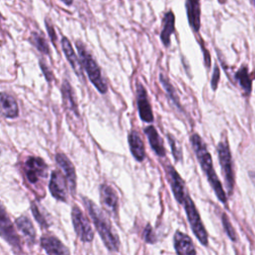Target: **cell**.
Returning a JSON list of instances; mask_svg holds the SVG:
<instances>
[{
    "label": "cell",
    "instance_id": "1",
    "mask_svg": "<svg viewBox=\"0 0 255 255\" xmlns=\"http://www.w3.org/2000/svg\"><path fill=\"white\" fill-rule=\"evenodd\" d=\"M190 142H191L192 148L194 150V153L197 157V160H198L203 172L205 173L206 178H207L209 184L211 185L216 197L218 198V200L221 203L226 204L227 203L226 193H225L223 186L214 170L212 157L207 149L205 142L200 137V135L197 133H193L190 136Z\"/></svg>",
    "mask_w": 255,
    "mask_h": 255
},
{
    "label": "cell",
    "instance_id": "2",
    "mask_svg": "<svg viewBox=\"0 0 255 255\" xmlns=\"http://www.w3.org/2000/svg\"><path fill=\"white\" fill-rule=\"evenodd\" d=\"M83 202L105 246L108 248V250L112 252L119 251V248H120L119 238L117 234L114 232L113 227L110 223V220L107 218L105 213L90 198L84 197Z\"/></svg>",
    "mask_w": 255,
    "mask_h": 255
},
{
    "label": "cell",
    "instance_id": "3",
    "mask_svg": "<svg viewBox=\"0 0 255 255\" xmlns=\"http://www.w3.org/2000/svg\"><path fill=\"white\" fill-rule=\"evenodd\" d=\"M76 48H77L80 60L82 62L83 68L88 74V77L91 83L96 87L99 93L101 94L107 93L108 86L104 77L102 76L101 69L97 61L94 59V57L88 51V49L86 48V46L82 41H79V40L76 41Z\"/></svg>",
    "mask_w": 255,
    "mask_h": 255
},
{
    "label": "cell",
    "instance_id": "4",
    "mask_svg": "<svg viewBox=\"0 0 255 255\" xmlns=\"http://www.w3.org/2000/svg\"><path fill=\"white\" fill-rule=\"evenodd\" d=\"M217 154H218V159L221 166V171L223 173L227 193L228 195H232L234 190V185H235V176H234L231 151H230V147L227 139H223L219 141L217 145Z\"/></svg>",
    "mask_w": 255,
    "mask_h": 255
},
{
    "label": "cell",
    "instance_id": "5",
    "mask_svg": "<svg viewBox=\"0 0 255 255\" xmlns=\"http://www.w3.org/2000/svg\"><path fill=\"white\" fill-rule=\"evenodd\" d=\"M183 204H184V210H185V213H186V216H187V219H188V222H189V225L191 227L193 234L195 235V237L198 239V241L202 245L207 246L208 245L207 231H206V229L203 225V222L200 218L199 212L197 211L196 206L188 193L186 194Z\"/></svg>",
    "mask_w": 255,
    "mask_h": 255
},
{
    "label": "cell",
    "instance_id": "6",
    "mask_svg": "<svg viewBox=\"0 0 255 255\" xmlns=\"http://www.w3.org/2000/svg\"><path fill=\"white\" fill-rule=\"evenodd\" d=\"M71 216L75 232L79 239L83 242H91L94 239L95 233L85 213L79 208V206L74 205L72 208Z\"/></svg>",
    "mask_w": 255,
    "mask_h": 255
},
{
    "label": "cell",
    "instance_id": "7",
    "mask_svg": "<svg viewBox=\"0 0 255 255\" xmlns=\"http://www.w3.org/2000/svg\"><path fill=\"white\" fill-rule=\"evenodd\" d=\"M24 172L28 181L32 184H36L42 178L47 177L48 165L41 157L30 156L25 161Z\"/></svg>",
    "mask_w": 255,
    "mask_h": 255
},
{
    "label": "cell",
    "instance_id": "8",
    "mask_svg": "<svg viewBox=\"0 0 255 255\" xmlns=\"http://www.w3.org/2000/svg\"><path fill=\"white\" fill-rule=\"evenodd\" d=\"M165 171H166V177L169 181V184L172 189L175 200L179 204H183L186 194H187V193H185L183 179L180 177L179 173L174 169V167L171 164H167L165 166Z\"/></svg>",
    "mask_w": 255,
    "mask_h": 255
},
{
    "label": "cell",
    "instance_id": "9",
    "mask_svg": "<svg viewBox=\"0 0 255 255\" xmlns=\"http://www.w3.org/2000/svg\"><path fill=\"white\" fill-rule=\"evenodd\" d=\"M0 231H1V237L9 243L12 247L21 249V243L20 238L18 234L16 233L14 226L12 222L10 221L9 217L7 216V213L2 206L1 208V217H0Z\"/></svg>",
    "mask_w": 255,
    "mask_h": 255
},
{
    "label": "cell",
    "instance_id": "10",
    "mask_svg": "<svg viewBox=\"0 0 255 255\" xmlns=\"http://www.w3.org/2000/svg\"><path fill=\"white\" fill-rule=\"evenodd\" d=\"M100 199L104 209L113 215H117L119 207V198L116 190L107 183L100 185Z\"/></svg>",
    "mask_w": 255,
    "mask_h": 255
},
{
    "label": "cell",
    "instance_id": "11",
    "mask_svg": "<svg viewBox=\"0 0 255 255\" xmlns=\"http://www.w3.org/2000/svg\"><path fill=\"white\" fill-rule=\"evenodd\" d=\"M66 177L59 170H53L49 182V190L54 198L59 201H67Z\"/></svg>",
    "mask_w": 255,
    "mask_h": 255
},
{
    "label": "cell",
    "instance_id": "12",
    "mask_svg": "<svg viewBox=\"0 0 255 255\" xmlns=\"http://www.w3.org/2000/svg\"><path fill=\"white\" fill-rule=\"evenodd\" d=\"M136 105L138 110V115L141 121L145 123H151L153 121V114L147 99V93L145 88L138 83L136 88Z\"/></svg>",
    "mask_w": 255,
    "mask_h": 255
},
{
    "label": "cell",
    "instance_id": "13",
    "mask_svg": "<svg viewBox=\"0 0 255 255\" xmlns=\"http://www.w3.org/2000/svg\"><path fill=\"white\" fill-rule=\"evenodd\" d=\"M56 161L59 164V166L61 167V169L66 177L69 189L73 193H75L76 186H77V176H76V170H75L73 163L67 157L66 154L61 153V152L56 154Z\"/></svg>",
    "mask_w": 255,
    "mask_h": 255
},
{
    "label": "cell",
    "instance_id": "14",
    "mask_svg": "<svg viewBox=\"0 0 255 255\" xmlns=\"http://www.w3.org/2000/svg\"><path fill=\"white\" fill-rule=\"evenodd\" d=\"M185 11L190 28L194 33H199L201 27L200 0H185Z\"/></svg>",
    "mask_w": 255,
    "mask_h": 255
},
{
    "label": "cell",
    "instance_id": "15",
    "mask_svg": "<svg viewBox=\"0 0 255 255\" xmlns=\"http://www.w3.org/2000/svg\"><path fill=\"white\" fill-rule=\"evenodd\" d=\"M61 45H62V49H63V52L66 56V59L67 61L69 62V64L71 65L72 69L74 70L75 74L81 78L82 81H84V74H83V65H82V62L81 60H79L78 56L76 55L73 47H72V44L71 42L69 41V39L65 36L62 37L61 39Z\"/></svg>",
    "mask_w": 255,
    "mask_h": 255
},
{
    "label": "cell",
    "instance_id": "16",
    "mask_svg": "<svg viewBox=\"0 0 255 255\" xmlns=\"http://www.w3.org/2000/svg\"><path fill=\"white\" fill-rule=\"evenodd\" d=\"M173 247L177 254H196V250L194 249L191 238L187 234L180 231H176L173 235Z\"/></svg>",
    "mask_w": 255,
    "mask_h": 255
},
{
    "label": "cell",
    "instance_id": "17",
    "mask_svg": "<svg viewBox=\"0 0 255 255\" xmlns=\"http://www.w3.org/2000/svg\"><path fill=\"white\" fill-rule=\"evenodd\" d=\"M175 32V16L172 10L166 12L162 19V28L160 31V41L164 47L170 46V37Z\"/></svg>",
    "mask_w": 255,
    "mask_h": 255
},
{
    "label": "cell",
    "instance_id": "18",
    "mask_svg": "<svg viewBox=\"0 0 255 255\" xmlns=\"http://www.w3.org/2000/svg\"><path fill=\"white\" fill-rule=\"evenodd\" d=\"M41 246L48 254H69V249L57 238L52 235H43L41 237Z\"/></svg>",
    "mask_w": 255,
    "mask_h": 255
},
{
    "label": "cell",
    "instance_id": "19",
    "mask_svg": "<svg viewBox=\"0 0 255 255\" xmlns=\"http://www.w3.org/2000/svg\"><path fill=\"white\" fill-rule=\"evenodd\" d=\"M128 141L129 149L132 156L135 158V160L139 162L142 161L145 157V151H144V144L139 133L136 130H131L128 133Z\"/></svg>",
    "mask_w": 255,
    "mask_h": 255
},
{
    "label": "cell",
    "instance_id": "20",
    "mask_svg": "<svg viewBox=\"0 0 255 255\" xmlns=\"http://www.w3.org/2000/svg\"><path fill=\"white\" fill-rule=\"evenodd\" d=\"M150 147L153 149V151L160 157H163L165 155V147L163 145L162 138L159 136L156 128L153 126H148L143 129Z\"/></svg>",
    "mask_w": 255,
    "mask_h": 255
},
{
    "label": "cell",
    "instance_id": "21",
    "mask_svg": "<svg viewBox=\"0 0 255 255\" xmlns=\"http://www.w3.org/2000/svg\"><path fill=\"white\" fill-rule=\"evenodd\" d=\"M15 224L17 228L21 231V233L24 235L26 240L30 244H34L36 240V230L30 218L25 215H22L16 219Z\"/></svg>",
    "mask_w": 255,
    "mask_h": 255
},
{
    "label": "cell",
    "instance_id": "22",
    "mask_svg": "<svg viewBox=\"0 0 255 255\" xmlns=\"http://www.w3.org/2000/svg\"><path fill=\"white\" fill-rule=\"evenodd\" d=\"M1 108L2 114L7 119H15L19 115L18 104L16 100L7 93L1 94Z\"/></svg>",
    "mask_w": 255,
    "mask_h": 255
},
{
    "label": "cell",
    "instance_id": "23",
    "mask_svg": "<svg viewBox=\"0 0 255 255\" xmlns=\"http://www.w3.org/2000/svg\"><path fill=\"white\" fill-rule=\"evenodd\" d=\"M236 82L242 89L244 95L246 97H249L252 92V80L249 74L248 67L246 65H241L240 68L237 70V72L234 75Z\"/></svg>",
    "mask_w": 255,
    "mask_h": 255
},
{
    "label": "cell",
    "instance_id": "24",
    "mask_svg": "<svg viewBox=\"0 0 255 255\" xmlns=\"http://www.w3.org/2000/svg\"><path fill=\"white\" fill-rule=\"evenodd\" d=\"M62 95H63L64 106L70 109L71 111H73L78 116L79 114H78V107H77L75 94L70 83L67 80H64L62 83Z\"/></svg>",
    "mask_w": 255,
    "mask_h": 255
},
{
    "label": "cell",
    "instance_id": "25",
    "mask_svg": "<svg viewBox=\"0 0 255 255\" xmlns=\"http://www.w3.org/2000/svg\"><path fill=\"white\" fill-rule=\"evenodd\" d=\"M31 44L42 54L44 55H49L50 54V49L48 42L46 38L43 36L42 33L39 32H32L29 38Z\"/></svg>",
    "mask_w": 255,
    "mask_h": 255
},
{
    "label": "cell",
    "instance_id": "26",
    "mask_svg": "<svg viewBox=\"0 0 255 255\" xmlns=\"http://www.w3.org/2000/svg\"><path fill=\"white\" fill-rule=\"evenodd\" d=\"M159 81L163 87V89L165 90L168 98L173 102V104L180 109V103H179V99L177 97V94L173 88V86L170 84L168 78L164 75V74H160L159 75Z\"/></svg>",
    "mask_w": 255,
    "mask_h": 255
},
{
    "label": "cell",
    "instance_id": "27",
    "mask_svg": "<svg viewBox=\"0 0 255 255\" xmlns=\"http://www.w3.org/2000/svg\"><path fill=\"white\" fill-rule=\"evenodd\" d=\"M31 211L34 215V218L37 220V222L41 225L42 228H48L50 226L46 212L40 204H37L36 202L31 203Z\"/></svg>",
    "mask_w": 255,
    "mask_h": 255
},
{
    "label": "cell",
    "instance_id": "28",
    "mask_svg": "<svg viewBox=\"0 0 255 255\" xmlns=\"http://www.w3.org/2000/svg\"><path fill=\"white\" fill-rule=\"evenodd\" d=\"M221 221H222V226L224 228V231L225 233L227 234V236L229 237V239L233 242H237L238 241V237H237V234L235 232V229L234 227L232 226L228 216L226 215V213H222L221 215Z\"/></svg>",
    "mask_w": 255,
    "mask_h": 255
},
{
    "label": "cell",
    "instance_id": "29",
    "mask_svg": "<svg viewBox=\"0 0 255 255\" xmlns=\"http://www.w3.org/2000/svg\"><path fill=\"white\" fill-rule=\"evenodd\" d=\"M167 140L169 142V145H170V148H171V152H172V155H173L174 159L176 161H180L182 159V152H181L180 146L177 144L176 139L170 133H168L167 134Z\"/></svg>",
    "mask_w": 255,
    "mask_h": 255
},
{
    "label": "cell",
    "instance_id": "30",
    "mask_svg": "<svg viewBox=\"0 0 255 255\" xmlns=\"http://www.w3.org/2000/svg\"><path fill=\"white\" fill-rule=\"evenodd\" d=\"M143 239L146 243H154L157 240L155 232L149 224H147L143 230Z\"/></svg>",
    "mask_w": 255,
    "mask_h": 255
},
{
    "label": "cell",
    "instance_id": "31",
    "mask_svg": "<svg viewBox=\"0 0 255 255\" xmlns=\"http://www.w3.org/2000/svg\"><path fill=\"white\" fill-rule=\"evenodd\" d=\"M45 26H46V29H47V32H48V36L49 38L51 39L52 43L54 46H56V41H57V35H56V32H55V29H54V26L52 25L50 19L48 17L45 18Z\"/></svg>",
    "mask_w": 255,
    "mask_h": 255
},
{
    "label": "cell",
    "instance_id": "32",
    "mask_svg": "<svg viewBox=\"0 0 255 255\" xmlns=\"http://www.w3.org/2000/svg\"><path fill=\"white\" fill-rule=\"evenodd\" d=\"M219 79H220V70L218 68L217 65L214 66L213 69V73H212V77H211V88L213 91H215L217 89L218 83H219Z\"/></svg>",
    "mask_w": 255,
    "mask_h": 255
},
{
    "label": "cell",
    "instance_id": "33",
    "mask_svg": "<svg viewBox=\"0 0 255 255\" xmlns=\"http://www.w3.org/2000/svg\"><path fill=\"white\" fill-rule=\"evenodd\" d=\"M40 68H41V70L43 71V73H44V75H45L47 81H48V82H51L52 79H53V75H52L51 71H50L49 68L45 65V63H44L43 61H40Z\"/></svg>",
    "mask_w": 255,
    "mask_h": 255
},
{
    "label": "cell",
    "instance_id": "34",
    "mask_svg": "<svg viewBox=\"0 0 255 255\" xmlns=\"http://www.w3.org/2000/svg\"><path fill=\"white\" fill-rule=\"evenodd\" d=\"M201 49H202V52H203V54H204V62H205V66L207 67V68H209L210 67V62H211V60H210V55H209V52L205 49V47L203 46V43L201 42Z\"/></svg>",
    "mask_w": 255,
    "mask_h": 255
},
{
    "label": "cell",
    "instance_id": "35",
    "mask_svg": "<svg viewBox=\"0 0 255 255\" xmlns=\"http://www.w3.org/2000/svg\"><path fill=\"white\" fill-rule=\"evenodd\" d=\"M248 174H249V178L251 179V181H252L253 185L255 186V170H251V171H249V172H248Z\"/></svg>",
    "mask_w": 255,
    "mask_h": 255
},
{
    "label": "cell",
    "instance_id": "36",
    "mask_svg": "<svg viewBox=\"0 0 255 255\" xmlns=\"http://www.w3.org/2000/svg\"><path fill=\"white\" fill-rule=\"evenodd\" d=\"M64 5H66L67 7H70V6H72L73 5V3H74V0H60Z\"/></svg>",
    "mask_w": 255,
    "mask_h": 255
},
{
    "label": "cell",
    "instance_id": "37",
    "mask_svg": "<svg viewBox=\"0 0 255 255\" xmlns=\"http://www.w3.org/2000/svg\"><path fill=\"white\" fill-rule=\"evenodd\" d=\"M252 1V3H253V5H254V7H255V0H251Z\"/></svg>",
    "mask_w": 255,
    "mask_h": 255
}]
</instances>
